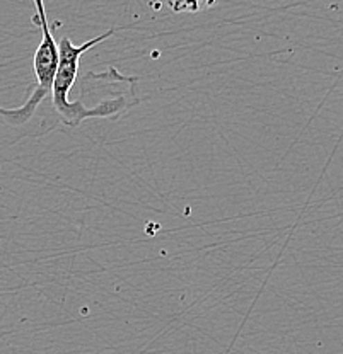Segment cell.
<instances>
[{"mask_svg": "<svg viewBox=\"0 0 343 354\" xmlns=\"http://www.w3.org/2000/svg\"><path fill=\"white\" fill-rule=\"evenodd\" d=\"M113 35L114 28L103 32L101 36L91 39V41L80 44V46H76L67 36H64V38L58 41V70L57 75H55L53 88H51V102H53V109L57 111V114L60 116L62 123L67 124V127L70 123V116H72V102L69 101V94L70 88H72L73 84L77 82L80 57H82L87 50L94 48L96 44L106 41V39Z\"/></svg>", "mask_w": 343, "mask_h": 354, "instance_id": "1", "label": "cell"}, {"mask_svg": "<svg viewBox=\"0 0 343 354\" xmlns=\"http://www.w3.org/2000/svg\"><path fill=\"white\" fill-rule=\"evenodd\" d=\"M36 14L33 16V22L42 28V43L36 50L35 58H33V68H35L36 87L43 91L51 92L55 82V75L58 70V41H55L53 32H51L50 24H48L45 6L39 0H35Z\"/></svg>", "mask_w": 343, "mask_h": 354, "instance_id": "2", "label": "cell"}]
</instances>
